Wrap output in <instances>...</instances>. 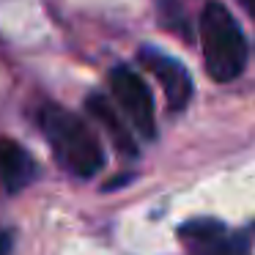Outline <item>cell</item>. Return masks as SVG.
<instances>
[{
    "instance_id": "obj_7",
    "label": "cell",
    "mask_w": 255,
    "mask_h": 255,
    "mask_svg": "<svg viewBox=\"0 0 255 255\" xmlns=\"http://www.w3.org/2000/svg\"><path fill=\"white\" fill-rule=\"evenodd\" d=\"M85 107H88V113L102 124V129L107 132V137L113 140V145H116L121 154L137 156V143H134L129 127L124 124V118H121L124 113H116V107H113L102 94H91L88 99H85Z\"/></svg>"
},
{
    "instance_id": "obj_4",
    "label": "cell",
    "mask_w": 255,
    "mask_h": 255,
    "mask_svg": "<svg viewBox=\"0 0 255 255\" xmlns=\"http://www.w3.org/2000/svg\"><path fill=\"white\" fill-rule=\"evenodd\" d=\"M178 239L187 255H253L247 236L228 231L222 222L209 217L184 222L178 228Z\"/></svg>"
},
{
    "instance_id": "obj_6",
    "label": "cell",
    "mask_w": 255,
    "mask_h": 255,
    "mask_svg": "<svg viewBox=\"0 0 255 255\" xmlns=\"http://www.w3.org/2000/svg\"><path fill=\"white\" fill-rule=\"evenodd\" d=\"M36 178V159L28 148L0 137V184L6 192H22Z\"/></svg>"
},
{
    "instance_id": "obj_10",
    "label": "cell",
    "mask_w": 255,
    "mask_h": 255,
    "mask_svg": "<svg viewBox=\"0 0 255 255\" xmlns=\"http://www.w3.org/2000/svg\"><path fill=\"white\" fill-rule=\"evenodd\" d=\"M253 231H255V222H253Z\"/></svg>"
},
{
    "instance_id": "obj_2",
    "label": "cell",
    "mask_w": 255,
    "mask_h": 255,
    "mask_svg": "<svg viewBox=\"0 0 255 255\" xmlns=\"http://www.w3.org/2000/svg\"><path fill=\"white\" fill-rule=\"evenodd\" d=\"M200 47L206 74L217 83H231L244 72L250 47L233 14L220 0H209L200 11Z\"/></svg>"
},
{
    "instance_id": "obj_1",
    "label": "cell",
    "mask_w": 255,
    "mask_h": 255,
    "mask_svg": "<svg viewBox=\"0 0 255 255\" xmlns=\"http://www.w3.org/2000/svg\"><path fill=\"white\" fill-rule=\"evenodd\" d=\"M39 129L50 143L55 159L63 170L72 176L91 178L105 167V151L96 134L88 129L83 118L61 105H41L39 107Z\"/></svg>"
},
{
    "instance_id": "obj_5",
    "label": "cell",
    "mask_w": 255,
    "mask_h": 255,
    "mask_svg": "<svg viewBox=\"0 0 255 255\" xmlns=\"http://www.w3.org/2000/svg\"><path fill=\"white\" fill-rule=\"evenodd\" d=\"M137 58L159 80L162 91H165V99H167V107L173 113H181L189 105V99H192V77L184 69V63H178L176 58L165 55V52L154 50V47H143L137 52Z\"/></svg>"
},
{
    "instance_id": "obj_9",
    "label": "cell",
    "mask_w": 255,
    "mask_h": 255,
    "mask_svg": "<svg viewBox=\"0 0 255 255\" xmlns=\"http://www.w3.org/2000/svg\"><path fill=\"white\" fill-rule=\"evenodd\" d=\"M242 3H244V6H247V11H250V14H253V17H255V0H242Z\"/></svg>"
},
{
    "instance_id": "obj_3",
    "label": "cell",
    "mask_w": 255,
    "mask_h": 255,
    "mask_svg": "<svg viewBox=\"0 0 255 255\" xmlns=\"http://www.w3.org/2000/svg\"><path fill=\"white\" fill-rule=\"evenodd\" d=\"M110 91L116 96L118 107L124 116L129 118L140 137L154 140L156 137V113H154V96H151L148 85L143 83L134 69L129 66H116L110 72Z\"/></svg>"
},
{
    "instance_id": "obj_8",
    "label": "cell",
    "mask_w": 255,
    "mask_h": 255,
    "mask_svg": "<svg viewBox=\"0 0 255 255\" xmlns=\"http://www.w3.org/2000/svg\"><path fill=\"white\" fill-rule=\"evenodd\" d=\"M14 250V231H0V255H11Z\"/></svg>"
}]
</instances>
